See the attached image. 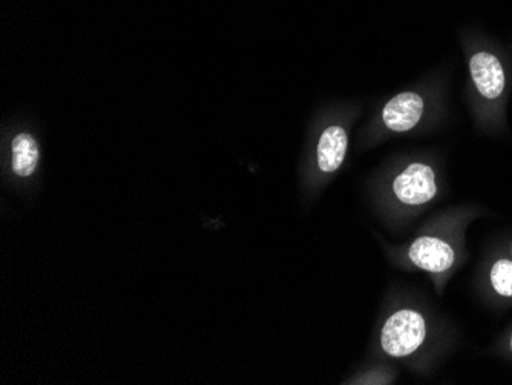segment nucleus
Returning <instances> with one entry per match:
<instances>
[{
    "label": "nucleus",
    "instance_id": "obj_2",
    "mask_svg": "<svg viewBox=\"0 0 512 385\" xmlns=\"http://www.w3.org/2000/svg\"><path fill=\"white\" fill-rule=\"evenodd\" d=\"M394 195L405 205H425L437 194L436 174L425 163H411L393 183Z\"/></svg>",
    "mask_w": 512,
    "mask_h": 385
},
{
    "label": "nucleus",
    "instance_id": "obj_6",
    "mask_svg": "<svg viewBox=\"0 0 512 385\" xmlns=\"http://www.w3.org/2000/svg\"><path fill=\"white\" fill-rule=\"evenodd\" d=\"M348 148V135L344 126L330 125L319 135L316 145V163L319 171L333 174L341 168Z\"/></svg>",
    "mask_w": 512,
    "mask_h": 385
},
{
    "label": "nucleus",
    "instance_id": "obj_5",
    "mask_svg": "<svg viewBox=\"0 0 512 385\" xmlns=\"http://www.w3.org/2000/svg\"><path fill=\"white\" fill-rule=\"evenodd\" d=\"M454 258L456 255H454L453 247L440 238H417L410 247V260L417 267L434 272V274L450 269L453 266Z\"/></svg>",
    "mask_w": 512,
    "mask_h": 385
},
{
    "label": "nucleus",
    "instance_id": "obj_1",
    "mask_svg": "<svg viewBox=\"0 0 512 385\" xmlns=\"http://www.w3.org/2000/svg\"><path fill=\"white\" fill-rule=\"evenodd\" d=\"M427 335L424 316L414 310H399L388 318L382 330V349L393 356L411 355L424 343Z\"/></svg>",
    "mask_w": 512,
    "mask_h": 385
},
{
    "label": "nucleus",
    "instance_id": "obj_4",
    "mask_svg": "<svg viewBox=\"0 0 512 385\" xmlns=\"http://www.w3.org/2000/svg\"><path fill=\"white\" fill-rule=\"evenodd\" d=\"M424 108V99L419 94L401 93L385 105L382 120L390 131L407 132L421 122Z\"/></svg>",
    "mask_w": 512,
    "mask_h": 385
},
{
    "label": "nucleus",
    "instance_id": "obj_9",
    "mask_svg": "<svg viewBox=\"0 0 512 385\" xmlns=\"http://www.w3.org/2000/svg\"><path fill=\"white\" fill-rule=\"evenodd\" d=\"M511 350H512V336H511Z\"/></svg>",
    "mask_w": 512,
    "mask_h": 385
},
{
    "label": "nucleus",
    "instance_id": "obj_8",
    "mask_svg": "<svg viewBox=\"0 0 512 385\" xmlns=\"http://www.w3.org/2000/svg\"><path fill=\"white\" fill-rule=\"evenodd\" d=\"M491 283L502 297H512V261L499 260L491 269Z\"/></svg>",
    "mask_w": 512,
    "mask_h": 385
},
{
    "label": "nucleus",
    "instance_id": "obj_3",
    "mask_svg": "<svg viewBox=\"0 0 512 385\" xmlns=\"http://www.w3.org/2000/svg\"><path fill=\"white\" fill-rule=\"evenodd\" d=\"M470 73L480 96L486 100H497L506 86L505 70L496 54L479 51L470 60Z\"/></svg>",
    "mask_w": 512,
    "mask_h": 385
},
{
    "label": "nucleus",
    "instance_id": "obj_7",
    "mask_svg": "<svg viewBox=\"0 0 512 385\" xmlns=\"http://www.w3.org/2000/svg\"><path fill=\"white\" fill-rule=\"evenodd\" d=\"M40 162V146L34 134L28 131L17 132L10 142V166L14 175L20 178L31 177Z\"/></svg>",
    "mask_w": 512,
    "mask_h": 385
}]
</instances>
